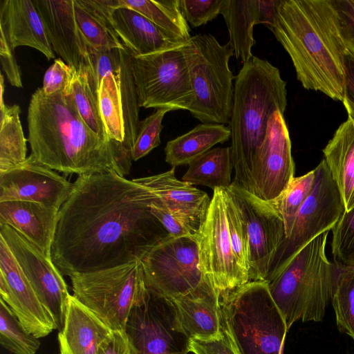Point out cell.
<instances>
[{"instance_id":"6da1fadb","label":"cell","mask_w":354,"mask_h":354,"mask_svg":"<svg viewBox=\"0 0 354 354\" xmlns=\"http://www.w3.org/2000/svg\"><path fill=\"white\" fill-rule=\"evenodd\" d=\"M159 200L115 172L78 176L59 211L53 263L70 277L141 259L169 235L151 212Z\"/></svg>"},{"instance_id":"7a4b0ae2","label":"cell","mask_w":354,"mask_h":354,"mask_svg":"<svg viewBox=\"0 0 354 354\" xmlns=\"http://www.w3.org/2000/svg\"><path fill=\"white\" fill-rule=\"evenodd\" d=\"M27 120L31 154L44 165L78 176L129 174L131 153L124 145L93 133L63 91L48 95L38 88L32 95Z\"/></svg>"},{"instance_id":"3957f363","label":"cell","mask_w":354,"mask_h":354,"mask_svg":"<svg viewBox=\"0 0 354 354\" xmlns=\"http://www.w3.org/2000/svg\"><path fill=\"white\" fill-rule=\"evenodd\" d=\"M270 30L290 56L304 88L342 101L348 49L335 0H280Z\"/></svg>"},{"instance_id":"277c9868","label":"cell","mask_w":354,"mask_h":354,"mask_svg":"<svg viewBox=\"0 0 354 354\" xmlns=\"http://www.w3.org/2000/svg\"><path fill=\"white\" fill-rule=\"evenodd\" d=\"M229 128L235 176L232 183L254 194L253 170L269 119L287 106L286 83L279 70L266 59L253 56L235 77Z\"/></svg>"},{"instance_id":"5b68a950","label":"cell","mask_w":354,"mask_h":354,"mask_svg":"<svg viewBox=\"0 0 354 354\" xmlns=\"http://www.w3.org/2000/svg\"><path fill=\"white\" fill-rule=\"evenodd\" d=\"M328 233H322L307 244L268 283L288 330L297 321L319 322L324 317L337 274V264L326 254Z\"/></svg>"},{"instance_id":"8992f818","label":"cell","mask_w":354,"mask_h":354,"mask_svg":"<svg viewBox=\"0 0 354 354\" xmlns=\"http://www.w3.org/2000/svg\"><path fill=\"white\" fill-rule=\"evenodd\" d=\"M223 326L237 354H283L288 331L266 281H249L221 298Z\"/></svg>"},{"instance_id":"52a82bcc","label":"cell","mask_w":354,"mask_h":354,"mask_svg":"<svg viewBox=\"0 0 354 354\" xmlns=\"http://www.w3.org/2000/svg\"><path fill=\"white\" fill-rule=\"evenodd\" d=\"M193 97L188 109L202 123L229 124L235 78L229 62L234 55L227 43L221 45L210 34L196 35L183 46Z\"/></svg>"},{"instance_id":"ba28073f","label":"cell","mask_w":354,"mask_h":354,"mask_svg":"<svg viewBox=\"0 0 354 354\" xmlns=\"http://www.w3.org/2000/svg\"><path fill=\"white\" fill-rule=\"evenodd\" d=\"M70 279L73 295L113 330H125L131 312L149 293L140 259Z\"/></svg>"},{"instance_id":"9c48e42d","label":"cell","mask_w":354,"mask_h":354,"mask_svg":"<svg viewBox=\"0 0 354 354\" xmlns=\"http://www.w3.org/2000/svg\"><path fill=\"white\" fill-rule=\"evenodd\" d=\"M198 236L169 235L142 256L149 291L174 301L214 286L200 266Z\"/></svg>"},{"instance_id":"30bf717a","label":"cell","mask_w":354,"mask_h":354,"mask_svg":"<svg viewBox=\"0 0 354 354\" xmlns=\"http://www.w3.org/2000/svg\"><path fill=\"white\" fill-rule=\"evenodd\" d=\"M183 46L146 55H130L140 107L188 111L193 91Z\"/></svg>"},{"instance_id":"8fae6325","label":"cell","mask_w":354,"mask_h":354,"mask_svg":"<svg viewBox=\"0 0 354 354\" xmlns=\"http://www.w3.org/2000/svg\"><path fill=\"white\" fill-rule=\"evenodd\" d=\"M312 192L299 209L290 234L279 246L266 279L273 281L307 244L336 225L345 211L339 190L324 159L314 169Z\"/></svg>"},{"instance_id":"7c38bea8","label":"cell","mask_w":354,"mask_h":354,"mask_svg":"<svg viewBox=\"0 0 354 354\" xmlns=\"http://www.w3.org/2000/svg\"><path fill=\"white\" fill-rule=\"evenodd\" d=\"M133 354H188L190 339L173 302L149 291L135 307L125 327Z\"/></svg>"},{"instance_id":"4fadbf2b","label":"cell","mask_w":354,"mask_h":354,"mask_svg":"<svg viewBox=\"0 0 354 354\" xmlns=\"http://www.w3.org/2000/svg\"><path fill=\"white\" fill-rule=\"evenodd\" d=\"M200 266L220 297L250 281L234 255L227 225L224 189L216 188L198 239Z\"/></svg>"},{"instance_id":"5bb4252c","label":"cell","mask_w":354,"mask_h":354,"mask_svg":"<svg viewBox=\"0 0 354 354\" xmlns=\"http://www.w3.org/2000/svg\"><path fill=\"white\" fill-rule=\"evenodd\" d=\"M244 222L248 239L250 281H266L277 249L286 237L281 215L264 201L234 183L227 187Z\"/></svg>"},{"instance_id":"9a60e30c","label":"cell","mask_w":354,"mask_h":354,"mask_svg":"<svg viewBox=\"0 0 354 354\" xmlns=\"http://www.w3.org/2000/svg\"><path fill=\"white\" fill-rule=\"evenodd\" d=\"M1 236L53 319L57 329L64 327L70 295L63 275L38 247L8 225H0Z\"/></svg>"},{"instance_id":"2e32d148","label":"cell","mask_w":354,"mask_h":354,"mask_svg":"<svg viewBox=\"0 0 354 354\" xmlns=\"http://www.w3.org/2000/svg\"><path fill=\"white\" fill-rule=\"evenodd\" d=\"M291 141L283 114L275 111L254 162V195L266 201L277 198L295 177Z\"/></svg>"},{"instance_id":"e0dca14e","label":"cell","mask_w":354,"mask_h":354,"mask_svg":"<svg viewBox=\"0 0 354 354\" xmlns=\"http://www.w3.org/2000/svg\"><path fill=\"white\" fill-rule=\"evenodd\" d=\"M73 189V183L32 154L19 165L0 172V202L31 201L59 210Z\"/></svg>"},{"instance_id":"ac0fdd59","label":"cell","mask_w":354,"mask_h":354,"mask_svg":"<svg viewBox=\"0 0 354 354\" xmlns=\"http://www.w3.org/2000/svg\"><path fill=\"white\" fill-rule=\"evenodd\" d=\"M0 295L25 329L40 338L57 329L8 245L0 236Z\"/></svg>"},{"instance_id":"d6986e66","label":"cell","mask_w":354,"mask_h":354,"mask_svg":"<svg viewBox=\"0 0 354 354\" xmlns=\"http://www.w3.org/2000/svg\"><path fill=\"white\" fill-rule=\"evenodd\" d=\"M53 50L71 68L88 73L97 94L89 46L80 32L74 14L73 0H34Z\"/></svg>"},{"instance_id":"ffe728a7","label":"cell","mask_w":354,"mask_h":354,"mask_svg":"<svg viewBox=\"0 0 354 354\" xmlns=\"http://www.w3.org/2000/svg\"><path fill=\"white\" fill-rule=\"evenodd\" d=\"M109 20L124 49L132 56L146 55L183 46L186 42L161 29L138 12L118 5Z\"/></svg>"},{"instance_id":"44dd1931","label":"cell","mask_w":354,"mask_h":354,"mask_svg":"<svg viewBox=\"0 0 354 354\" xmlns=\"http://www.w3.org/2000/svg\"><path fill=\"white\" fill-rule=\"evenodd\" d=\"M0 30L12 49L21 46L34 48L50 60L55 53L41 15L30 0H1Z\"/></svg>"},{"instance_id":"7402d4cb","label":"cell","mask_w":354,"mask_h":354,"mask_svg":"<svg viewBox=\"0 0 354 354\" xmlns=\"http://www.w3.org/2000/svg\"><path fill=\"white\" fill-rule=\"evenodd\" d=\"M59 209L25 201L0 202V225H8L51 258Z\"/></svg>"},{"instance_id":"603a6c76","label":"cell","mask_w":354,"mask_h":354,"mask_svg":"<svg viewBox=\"0 0 354 354\" xmlns=\"http://www.w3.org/2000/svg\"><path fill=\"white\" fill-rule=\"evenodd\" d=\"M111 330L73 295L68 297L65 322L59 331V354H97Z\"/></svg>"},{"instance_id":"cb8c5ba5","label":"cell","mask_w":354,"mask_h":354,"mask_svg":"<svg viewBox=\"0 0 354 354\" xmlns=\"http://www.w3.org/2000/svg\"><path fill=\"white\" fill-rule=\"evenodd\" d=\"M190 339L209 340L223 333L221 297L210 286L171 301Z\"/></svg>"},{"instance_id":"d4e9b609","label":"cell","mask_w":354,"mask_h":354,"mask_svg":"<svg viewBox=\"0 0 354 354\" xmlns=\"http://www.w3.org/2000/svg\"><path fill=\"white\" fill-rule=\"evenodd\" d=\"M324 160L344 202L354 206V119L348 117L323 149Z\"/></svg>"},{"instance_id":"484cf974","label":"cell","mask_w":354,"mask_h":354,"mask_svg":"<svg viewBox=\"0 0 354 354\" xmlns=\"http://www.w3.org/2000/svg\"><path fill=\"white\" fill-rule=\"evenodd\" d=\"M133 180L151 191L169 209L201 216L207 214L211 201L208 195L178 180L174 167L159 174Z\"/></svg>"},{"instance_id":"4316f807","label":"cell","mask_w":354,"mask_h":354,"mask_svg":"<svg viewBox=\"0 0 354 354\" xmlns=\"http://www.w3.org/2000/svg\"><path fill=\"white\" fill-rule=\"evenodd\" d=\"M117 5L118 0H73L76 23L91 48H124L109 20L111 9Z\"/></svg>"},{"instance_id":"83f0119b","label":"cell","mask_w":354,"mask_h":354,"mask_svg":"<svg viewBox=\"0 0 354 354\" xmlns=\"http://www.w3.org/2000/svg\"><path fill=\"white\" fill-rule=\"evenodd\" d=\"M229 32L228 44L243 64L252 57L253 28L259 24V0H223L221 10Z\"/></svg>"},{"instance_id":"f1b7e54d","label":"cell","mask_w":354,"mask_h":354,"mask_svg":"<svg viewBox=\"0 0 354 354\" xmlns=\"http://www.w3.org/2000/svg\"><path fill=\"white\" fill-rule=\"evenodd\" d=\"M231 137L229 127L222 124L201 123L189 131L169 142L165 161L172 167L189 165L193 160Z\"/></svg>"},{"instance_id":"f546056e","label":"cell","mask_w":354,"mask_h":354,"mask_svg":"<svg viewBox=\"0 0 354 354\" xmlns=\"http://www.w3.org/2000/svg\"><path fill=\"white\" fill-rule=\"evenodd\" d=\"M182 180L191 185H201L213 190L227 188L233 169L231 148L216 147L193 160Z\"/></svg>"},{"instance_id":"4dcf8cb0","label":"cell","mask_w":354,"mask_h":354,"mask_svg":"<svg viewBox=\"0 0 354 354\" xmlns=\"http://www.w3.org/2000/svg\"><path fill=\"white\" fill-rule=\"evenodd\" d=\"M118 4L138 12L185 42L192 37L189 26L180 8L179 0H118Z\"/></svg>"},{"instance_id":"1f68e13d","label":"cell","mask_w":354,"mask_h":354,"mask_svg":"<svg viewBox=\"0 0 354 354\" xmlns=\"http://www.w3.org/2000/svg\"><path fill=\"white\" fill-rule=\"evenodd\" d=\"M85 124L102 140L109 139L101 118L97 95L93 90L88 73L73 69L72 77L63 91Z\"/></svg>"},{"instance_id":"d6a6232c","label":"cell","mask_w":354,"mask_h":354,"mask_svg":"<svg viewBox=\"0 0 354 354\" xmlns=\"http://www.w3.org/2000/svg\"><path fill=\"white\" fill-rule=\"evenodd\" d=\"M0 172L23 162L26 158V142L17 104L1 105L0 109Z\"/></svg>"},{"instance_id":"836d02e7","label":"cell","mask_w":354,"mask_h":354,"mask_svg":"<svg viewBox=\"0 0 354 354\" xmlns=\"http://www.w3.org/2000/svg\"><path fill=\"white\" fill-rule=\"evenodd\" d=\"M119 68L103 77L97 95L101 118L108 137L124 145L123 110L118 78Z\"/></svg>"},{"instance_id":"e575fe53","label":"cell","mask_w":354,"mask_h":354,"mask_svg":"<svg viewBox=\"0 0 354 354\" xmlns=\"http://www.w3.org/2000/svg\"><path fill=\"white\" fill-rule=\"evenodd\" d=\"M337 266V274L331 296L336 325L342 333L354 340V268Z\"/></svg>"},{"instance_id":"d590c367","label":"cell","mask_w":354,"mask_h":354,"mask_svg":"<svg viewBox=\"0 0 354 354\" xmlns=\"http://www.w3.org/2000/svg\"><path fill=\"white\" fill-rule=\"evenodd\" d=\"M124 124V145L131 153L140 124L139 104L130 64V54L123 50L122 60L118 71Z\"/></svg>"},{"instance_id":"8d00e7d4","label":"cell","mask_w":354,"mask_h":354,"mask_svg":"<svg viewBox=\"0 0 354 354\" xmlns=\"http://www.w3.org/2000/svg\"><path fill=\"white\" fill-rule=\"evenodd\" d=\"M0 344L14 354H35L39 338L28 332L6 303L0 298Z\"/></svg>"},{"instance_id":"74e56055","label":"cell","mask_w":354,"mask_h":354,"mask_svg":"<svg viewBox=\"0 0 354 354\" xmlns=\"http://www.w3.org/2000/svg\"><path fill=\"white\" fill-rule=\"evenodd\" d=\"M315 179V169L303 176L294 177L282 194L271 201L282 216L285 238L290 234L299 209L312 192Z\"/></svg>"},{"instance_id":"f35d334b","label":"cell","mask_w":354,"mask_h":354,"mask_svg":"<svg viewBox=\"0 0 354 354\" xmlns=\"http://www.w3.org/2000/svg\"><path fill=\"white\" fill-rule=\"evenodd\" d=\"M151 212L174 238L198 236L206 216L169 209L160 200L151 205Z\"/></svg>"},{"instance_id":"ab89813d","label":"cell","mask_w":354,"mask_h":354,"mask_svg":"<svg viewBox=\"0 0 354 354\" xmlns=\"http://www.w3.org/2000/svg\"><path fill=\"white\" fill-rule=\"evenodd\" d=\"M223 189L227 225L232 247L239 266L248 273V239L246 228L231 193L227 187Z\"/></svg>"},{"instance_id":"60d3db41","label":"cell","mask_w":354,"mask_h":354,"mask_svg":"<svg viewBox=\"0 0 354 354\" xmlns=\"http://www.w3.org/2000/svg\"><path fill=\"white\" fill-rule=\"evenodd\" d=\"M332 232L331 250L335 263L354 268V206L344 211Z\"/></svg>"},{"instance_id":"b9f144b4","label":"cell","mask_w":354,"mask_h":354,"mask_svg":"<svg viewBox=\"0 0 354 354\" xmlns=\"http://www.w3.org/2000/svg\"><path fill=\"white\" fill-rule=\"evenodd\" d=\"M168 109H157L140 122L138 134L131 151L132 160L136 161L160 144V135L163 128L162 122Z\"/></svg>"},{"instance_id":"7bdbcfd3","label":"cell","mask_w":354,"mask_h":354,"mask_svg":"<svg viewBox=\"0 0 354 354\" xmlns=\"http://www.w3.org/2000/svg\"><path fill=\"white\" fill-rule=\"evenodd\" d=\"M223 0H179L182 14L193 28L214 19L221 14Z\"/></svg>"},{"instance_id":"ee69618b","label":"cell","mask_w":354,"mask_h":354,"mask_svg":"<svg viewBox=\"0 0 354 354\" xmlns=\"http://www.w3.org/2000/svg\"><path fill=\"white\" fill-rule=\"evenodd\" d=\"M124 49L115 48L97 51L89 47L94 86L97 94L103 77L107 73H113L120 68L122 60Z\"/></svg>"},{"instance_id":"f6af8a7d","label":"cell","mask_w":354,"mask_h":354,"mask_svg":"<svg viewBox=\"0 0 354 354\" xmlns=\"http://www.w3.org/2000/svg\"><path fill=\"white\" fill-rule=\"evenodd\" d=\"M73 74V68L61 58L55 59L44 76L43 86L46 95H50L63 91Z\"/></svg>"},{"instance_id":"bcb514c9","label":"cell","mask_w":354,"mask_h":354,"mask_svg":"<svg viewBox=\"0 0 354 354\" xmlns=\"http://www.w3.org/2000/svg\"><path fill=\"white\" fill-rule=\"evenodd\" d=\"M189 351L194 354H237L223 326L222 335L209 340L190 339Z\"/></svg>"},{"instance_id":"7dc6e473","label":"cell","mask_w":354,"mask_h":354,"mask_svg":"<svg viewBox=\"0 0 354 354\" xmlns=\"http://www.w3.org/2000/svg\"><path fill=\"white\" fill-rule=\"evenodd\" d=\"M0 60L9 83L17 88L23 87L20 68L4 33L1 30Z\"/></svg>"},{"instance_id":"c3c4849f","label":"cell","mask_w":354,"mask_h":354,"mask_svg":"<svg viewBox=\"0 0 354 354\" xmlns=\"http://www.w3.org/2000/svg\"><path fill=\"white\" fill-rule=\"evenodd\" d=\"M344 79L342 103L348 117L354 119V53L347 50L344 55Z\"/></svg>"},{"instance_id":"681fc988","label":"cell","mask_w":354,"mask_h":354,"mask_svg":"<svg viewBox=\"0 0 354 354\" xmlns=\"http://www.w3.org/2000/svg\"><path fill=\"white\" fill-rule=\"evenodd\" d=\"M97 354H133L124 330H113L100 345Z\"/></svg>"},{"instance_id":"f907efd6","label":"cell","mask_w":354,"mask_h":354,"mask_svg":"<svg viewBox=\"0 0 354 354\" xmlns=\"http://www.w3.org/2000/svg\"><path fill=\"white\" fill-rule=\"evenodd\" d=\"M280 0H259V24H263L270 29L274 24L277 8Z\"/></svg>"},{"instance_id":"816d5d0a","label":"cell","mask_w":354,"mask_h":354,"mask_svg":"<svg viewBox=\"0 0 354 354\" xmlns=\"http://www.w3.org/2000/svg\"><path fill=\"white\" fill-rule=\"evenodd\" d=\"M4 88H5L4 78H3V75L1 74V104H0V105L4 104V102H3V93H4V89H5Z\"/></svg>"},{"instance_id":"f5cc1de1","label":"cell","mask_w":354,"mask_h":354,"mask_svg":"<svg viewBox=\"0 0 354 354\" xmlns=\"http://www.w3.org/2000/svg\"><path fill=\"white\" fill-rule=\"evenodd\" d=\"M351 52L354 53V39L353 41L352 45H351Z\"/></svg>"}]
</instances>
